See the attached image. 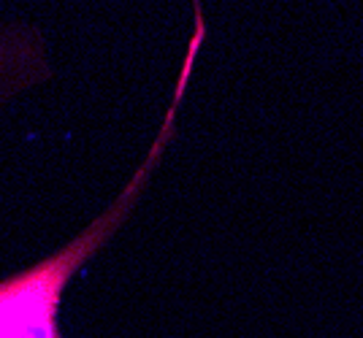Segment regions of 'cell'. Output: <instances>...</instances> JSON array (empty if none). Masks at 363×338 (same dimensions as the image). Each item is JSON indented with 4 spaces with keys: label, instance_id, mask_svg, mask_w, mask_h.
Listing matches in <instances>:
<instances>
[{
    "label": "cell",
    "instance_id": "obj_1",
    "mask_svg": "<svg viewBox=\"0 0 363 338\" xmlns=\"http://www.w3.org/2000/svg\"><path fill=\"white\" fill-rule=\"evenodd\" d=\"M203 38H206V25H203L201 11H196V33L190 38L187 57L182 65L179 81H177L171 106L166 111V120H163L160 133L147 152V160L138 165L133 179L117 195V200L92 225H87L79 233L74 241H68L55 255L33 262L30 268L19 271L14 276L0 279V338H65L60 330V306L65 290L74 281L76 274L114 238V233L120 231L122 222L136 209L138 198L144 195L152 170L157 168L160 157L166 154L168 141L174 136L177 111L182 106L184 93H187V84H190L193 68H196L198 49L203 47Z\"/></svg>",
    "mask_w": 363,
    "mask_h": 338
},
{
    "label": "cell",
    "instance_id": "obj_2",
    "mask_svg": "<svg viewBox=\"0 0 363 338\" xmlns=\"http://www.w3.org/2000/svg\"><path fill=\"white\" fill-rule=\"evenodd\" d=\"M44 52L30 33L0 30V100L46 76Z\"/></svg>",
    "mask_w": 363,
    "mask_h": 338
}]
</instances>
